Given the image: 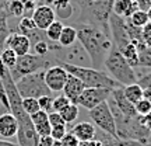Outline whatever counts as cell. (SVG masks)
<instances>
[{
	"label": "cell",
	"instance_id": "obj_1",
	"mask_svg": "<svg viewBox=\"0 0 151 146\" xmlns=\"http://www.w3.org/2000/svg\"><path fill=\"white\" fill-rule=\"evenodd\" d=\"M74 28L77 31V41L90 56L92 68L99 70L112 46L109 33H105L104 30L88 23H78Z\"/></svg>",
	"mask_w": 151,
	"mask_h": 146
},
{
	"label": "cell",
	"instance_id": "obj_2",
	"mask_svg": "<svg viewBox=\"0 0 151 146\" xmlns=\"http://www.w3.org/2000/svg\"><path fill=\"white\" fill-rule=\"evenodd\" d=\"M56 63L60 65L69 75L76 76L86 87H106V89H116L120 87L118 81H115L109 75L104 72L94 69V68H84L74 63H69L65 60L56 58Z\"/></svg>",
	"mask_w": 151,
	"mask_h": 146
},
{
	"label": "cell",
	"instance_id": "obj_3",
	"mask_svg": "<svg viewBox=\"0 0 151 146\" xmlns=\"http://www.w3.org/2000/svg\"><path fill=\"white\" fill-rule=\"evenodd\" d=\"M104 66L108 72V75L115 81H118L120 86L133 84L137 81V75L134 69L126 62L124 56L115 45L111 46L106 58L104 60Z\"/></svg>",
	"mask_w": 151,
	"mask_h": 146
},
{
	"label": "cell",
	"instance_id": "obj_4",
	"mask_svg": "<svg viewBox=\"0 0 151 146\" xmlns=\"http://www.w3.org/2000/svg\"><path fill=\"white\" fill-rule=\"evenodd\" d=\"M45 69L38 70L31 75L22 76L21 79L16 81L17 90L20 93V96L24 97H34L39 98L42 96H52V92L48 89L45 83Z\"/></svg>",
	"mask_w": 151,
	"mask_h": 146
},
{
	"label": "cell",
	"instance_id": "obj_5",
	"mask_svg": "<svg viewBox=\"0 0 151 146\" xmlns=\"http://www.w3.org/2000/svg\"><path fill=\"white\" fill-rule=\"evenodd\" d=\"M49 66H50V63L45 56H39V55L35 54H25L17 58L16 65L10 69V73L14 81H17L18 79H21L22 76L48 69Z\"/></svg>",
	"mask_w": 151,
	"mask_h": 146
},
{
	"label": "cell",
	"instance_id": "obj_6",
	"mask_svg": "<svg viewBox=\"0 0 151 146\" xmlns=\"http://www.w3.org/2000/svg\"><path fill=\"white\" fill-rule=\"evenodd\" d=\"M88 115L91 118L92 124L95 125V126H98L104 134H106L109 136H113V138H118L115 118H113L112 111L109 108L108 101H104V103L98 104L97 107L88 110Z\"/></svg>",
	"mask_w": 151,
	"mask_h": 146
},
{
	"label": "cell",
	"instance_id": "obj_7",
	"mask_svg": "<svg viewBox=\"0 0 151 146\" xmlns=\"http://www.w3.org/2000/svg\"><path fill=\"white\" fill-rule=\"evenodd\" d=\"M108 27H109V35H111L112 45H115L119 51H122L127 44H130L129 33H127V24H126L124 18L116 16L115 13L111 11V14L108 17Z\"/></svg>",
	"mask_w": 151,
	"mask_h": 146
},
{
	"label": "cell",
	"instance_id": "obj_8",
	"mask_svg": "<svg viewBox=\"0 0 151 146\" xmlns=\"http://www.w3.org/2000/svg\"><path fill=\"white\" fill-rule=\"evenodd\" d=\"M112 90L113 89H106V87H86L77 100V105L86 110H91L97 107L98 104L106 101Z\"/></svg>",
	"mask_w": 151,
	"mask_h": 146
},
{
	"label": "cell",
	"instance_id": "obj_9",
	"mask_svg": "<svg viewBox=\"0 0 151 146\" xmlns=\"http://www.w3.org/2000/svg\"><path fill=\"white\" fill-rule=\"evenodd\" d=\"M69 77V73L62 68L60 65L55 66H49L48 69H45V83L48 89L52 93H59L63 90V86H65L66 80Z\"/></svg>",
	"mask_w": 151,
	"mask_h": 146
},
{
	"label": "cell",
	"instance_id": "obj_10",
	"mask_svg": "<svg viewBox=\"0 0 151 146\" xmlns=\"http://www.w3.org/2000/svg\"><path fill=\"white\" fill-rule=\"evenodd\" d=\"M109 98H111V101L115 104V107H116L120 113L123 114L124 117H127V118H134V117H137V113H136V108H134V104H132L127 98L124 97L123 86L113 89L112 92H111Z\"/></svg>",
	"mask_w": 151,
	"mask_h": 146
},
{
	"label": "cell",
	"instance_id": "obj_11",
	"mask_svg": "<svg viewBox=\"0 0 151 146\" xmlns=\"http://www.w3.org/2000/svg\"><path fill=\"white\" fill-rule=\"evenodd\" d=\"M31 18H32L35 27L45 31L56 20V16H55L52 6H35Z\"/></svg>",
	"mask_w": 151,
	"mask_h": 146
},
{
	"label": "cell",
	"instance_id": "obj_12",
	"mask_svg": "<svg viewBox=\"0 0 151 146\" xmlns=\"http://www.w3.org/2000/svg\"><path fill=\"white\" fill-rule=\"evenodd\" d=\"M4 45L7 48L13 49L16 52L17 56H21V55L29 54V49H31V42L24 34L20 33H10L9 37L6 39Z\"/></svg>",
	"mask_w": 151,
	"mask_h": 146
},
{
	"label": "cell",
	"instance_id": "obj_13",
	"mask_svg": "<svg viewBox=\"0 0 151 146\" xmlns=\"http://www.w3.org/2000/svg\"><path fill=\"white\" fill-rule=\"evenodd\" d=\"M84 89H86V86H84L76 76L69 75V77H67V80H66V83H65V86H63L62 93H63L65 97H67L70 100V103L77 104V100H78V97H80V94L83 93Z\"/></svg>",
	"mask_w": 151,
	"mask_h": 146
},
{
	"label": "cell",
	"instance_id": "obj_14",
	"mask_svg": "<svg viewBox=\"0 0 151 146\" xmlns=\"http://www.w3.org/2000/svg\"><path fill=\"white\" fill-rule=\"evenodd\" d=\"M18 122L10 111L0 114V136L1 138H14L17 135Z\"/></svg>",
	"mask_w": 151,
	"mask_h": 146
},
{
	"label": "cell",
	"instance_id": "obj_15",
	"mask_svg": "<svg viewBox=\"0 0 151 146\" xmlns=\"http://www.w3.org/2000/svg\"><path fill=\"white\" fill-rule=\"evenodd\" d=\"M71 134L80 142H87V141L95 139L97 129H95V125L94 124L87 122V121H83V122H78V124H76L74 126H73Z\"/></svg>",
	"mask_w": 151,
	"mask_h": 146
},
{
	"label": "cell",
	"instance_id": "obj_16",
	"mask_svg": "<svg viewBox=\"0 0 151 146\" xmlns=\"http://www.w3.org/2000/svg\"><path fill=\"white\" fill-rule=\"evenodd\" d=\"M139 9L137 1L136 0H113L112 4V13H115L116 16L122 17V18H129L133 11Z\"/></svg>",
	"mask_w": 151,
	"mask_h": 146
},
{
	"label": "cell",
	"instance_id": "obj_17",
	"mask_svg": "<svg viewBox=\"0 0 151 146\" xmlns=\"http://www.w3.org/2000/svg\"><path fill=\"white\" fill-rule=\"evenodd\" d=\"M31 117V121L34 124V128H35V132H37L39 136L43 135H49L50 134V129L52 126L49 124V119H48V113H45L42 110L37 111L35 114L29 115Z\"/></svg>",
	"mask_w": 151,
	"mask_h": 146
},
{
	"label": "cell",
	"instance_id": "obj_18",
	"mask_svg": "<svg viewBox=\"0 0 151 146\" xmlns=\"http://www.w3.org/2000/svg\"><path fill=\"white\" fill-rule=\"evenodd\" d=\"M52 9L55 16L59 17V20H67L73 16V3L71 0H55Z\"/></svg>",
	"mask_w": 151,
	"mask_h": 146
},
{
	"label": "cell",
	"instance_id": "obj_19",
	"mask_svg": "<svg viewBox=\"0 0 151 146\" xmlns=\"http://www.w3.org/2000/svg\"><path fill=\"white\" fill-rule=\"evenodd\" d=\"M77 41V31H76L74 27H70V25H65L62 33H60L59 41L58 42L60 44V46L63 48H71L73 45Z\"/></svg>",
	"mask_w": 151,
	"mask_h": 146
},
{
	"label": "cell",
	"instance_id": "obj_20",
	"mask_svg": "<svg viewBox=\"0 0 151 146\" xmlns=\"http://www.w3.org/2000/svg\"><path fill=\"white\" fill-rule=\"evenodd\" d=\"M143 87L136 81L133 84H127V86H123V94L124 97L129 100L132 104H136L139 100L143 98Z\"/></svg>",
	"mask_w": 151,
	"mask_h": 146
},
{
	"label": "cell",
	"instance_id": "obj_21",
	"mask_svg": "<svg viewBox=\"0 0 151 146\" xmlns=\"http://www.w3.org/2000/svg\"><path fill=\"white\" fill-rule=\"evenodd\" d=\"M120 52H122V55L124 56L126 62H127L133 69H134V68H139V49L136 48L133 42L127 44Z\"/></svg>",
	"mask_w": 151,
	"mask_h": 146
},
{
	"label": "cell",
	"instance_id": "obj_22",
	"mask_svg": "<svg viewBox=\"0 0 151 146\" xmlns=\"http://www.w3.org/2000/svg\"><path fill=\"white\" fill-rule=\"evenodd\" d=\"M10 33L11 31L9 28V14H7L6 9H1L0 10V49H3V45Z\"/></svg>",
	"mask_w": 151,
	"mask_h": 146
},
{
	"label": "cell",
	"instance_id": "obj_23",
	"mask_svg": "<svg viewBox=\"0 0 151 146\" xmlns=\"http://www.w3.org/2000/svg\"><path fill=\"white\" fill-rule=\"evenodd\" d=\"M6 11L9 16H14V17H24L25 13V7H24V1L22 0H9L4 6Z\"/></svg>",
	"mask_w": 151,
	"mask_h": 146
},
{
	"label": "cell",
	"instance_id": "obj_24",
	"mask_svg": "<svg viewBox=\"0 0 151 146\" xmlns=\"http://www.w3.org/2000/svg\"><path fill=\"white\" fill-rule=\"evenodd\" d=\"M59 114H60V117L63 118L65 124H71V122H74L76 119H77L78 114H80V110H78L77 104L70 103L67 107H65L62 111H59Z\"/></svg>",
	"mask_w": 151,
	"mask_h": 146
},
{
	"label": "cell",
	"instance_id": "obj_25",
	"mask_svg": "<svg viewBox=\"0 0 151 146\" xmlns=\"http://www.w3.org/2000/svg\"><path fill=\"white\" fill-rule=\"evenodd\" d=\"M126 20H127V21H129L132 25H134V27L143 28L147 24V23H148V17H147L146 10L137 9V10L133 11V14H132L129 18H126Z\"/></svg>",
	"mask_w": 151,
	"mask_h": 146
},
{
	"label": "cell",
	"instance_id": "obj_26",
	"mask_svg": "<svg viewBox=\"0 0 151 146\" xmlns=\"http://www.w3.org/2000/svg\"><path fill=\"white\" fill-rule=\"evenodd\" d=\"M63 27H65V25L60 23V20L59 21H58V20H55V21L52 23L46 30H45V35H46V38H48L49 41H52V42H58Z\"/></svg>",
	"mask_w": 151,
	"mask_h": 146
},
{
	"label": "cell",
	"instance_id": "obj_27",
	"mask_svg": "<svg viewBox=\"0 0 151 146\" xmlns=\"http://www.w3.org/2000/svg\"><path fill=\"white\" fill-rule=\"evenodd\" d=\"M17 56L16 52L10 48H6V49H1V52H0V60H1V63L10 70L13 66L16 65L17 62Z\"/></svg>",
	"mask_w": 151,
	"mask_h": 146
},
{
	"label": "cell",
	"instance_id": "obj_28",
	"mask_svg": "<svg viewBox=\"0 0 151 146\" xmlns=\"http://www.w3.org/2000/svg\"><path fill=\"white\" fill-rule=\"evenodd\" d=\"M22 108L28 115H32L37 111H39V104H38V98L34 97H24L22 98Z\"/></svg>",
	"mask_w": 151,
	"mask_h": 146
},
{
	"label": "cell",
	"instance_id": "obj_29",
	"mask_svg": "<svg viewBox=\"0 0 151 146\" xmlns=\"http://www.w3.org/2000/svg\"><path fill=\"white\" fill-rule=\"evenodd\" d=\"M35 24H34L32 18L31 17H21L20 18V21H18V33L20 34H24V35H27L28 33H31L32 30H35Z\"/></svg>",
	"mask_w": 151,
	"mask_h": 146
},
{
	"label": "cell",
	"instance_id": "obj_30",
	"mask_svg": "<svg viewBox=\"0 0 151 146\" xmlns=\"http://www.w3.org/2000/svg\"><path fill=\"white\" fill-rule=\"evenodd\" d=\"M139 68L151 69V46H146L139 52Z\"/></svg>",
	"mask_w": 151,
	"mask_h": 146
},
{
	"label": "cell",
	"instance_id": "obj_31",
	"mask_svg": "<svg viewBox=\"0 0 151 146\" xmlns=\"http://www.w3.org/2000/svg\"><path fill=\"white\" fill-rule=\"evenodd\" d=\"M70 104V100L67 97H65L63 94L62 96H58V97H53V101H52V111H56V113H59L62 110L67 107Z\"/></svg>",
	"mask_w": 151,
	"mask_h": 146
},
{
	"label": "cell",
	"instance_id": "obj_32",
	"mask_svg": "<svg viewBox=\"0 0 151 146\" xmlns=\"http://www.w3.org/2000/svg\"><path fill=\"white\" fill-rule=\"evenodd\" d=\"M134 108H136L137 115L143 117V115H147V114L151 113V104L147 101L146 98H141V100H139V101L134 104Z\"/></svg>",
	"mask_w": 151,
	"mask_h": 146
},
{
	"label": "cell",
	"instance_id": "obj_33",
	"mask_svg": "<svg viewBox=\"0 0 151 146\" xmlns=\"http://www.w3.org/2000/svg\"><path fill=\"white\" fill-rule=\"evenodd\" d=\"M52 101H53V97H52V96H42V97H39L38 98L39 108L48 114L52 113Z\"/></svg>",
	"mask_w": 151,
	"mask_h": 146
},
{
	"label": "cell",
	"instance_id": "obj_34",
	"mask_svg": "<svg viewBox=\"0 0 151 146\" xmlns=\"http://www.w3.org/2000/svg\"><path fill=\"white\" fill-rule=\"evenodd\" d=\"M31 48H34L35 55H39V56H46L48 52L50 51V46H49L45 41H38L37 44H34Z\"/></svg>",
	"mask_w": 151,
	"mask_h": 146
},
{
	"label": "cell",
	"instance_id": "obj_35",
	"mask_svg": "<svg viewBox=\"0 0 151 146\" xmlns=\"http://www.w3.org/2000/svg\"><path fill=\"white\" fill-rule=\"evenodd\" d=\"M66 134H67L66 125H56V126H52V129H50V134H49V135L52 136L55 141H60Z\"/></svg>",
	"mask_w": 151,
	"mask_h": 146
},
{
	"label": "cell",
	"instance_id": "obj_36",
	"mask_svg": "<svg viewBox=\"0 0 151 146\" xmlns=\"http://www.w3.org/2000/svg\"><path fill=\"white\" fill-rule=\"evenodd\" d=\"M60 146H80V141H78L71 132H67V134L60 139Z\"/></svg>",
	"mask_w": 151,
	"mask_h": 146
},
{
	"label": "cell",
	"instance_id": "obj_37",
	"mask_svg": "<svg viewBox=\"0 0 151 146\" xmlns=\"http://www.w3.org/2000/svg\"><path fill=\"white\" fill-rule=\"evenodd\" d=\"M141 38L146 46H151V21H148L141 28Z\"/></svg>",
	"mask_w": 151,
	"mask_h": 146
},
{
	"label": "cell",
	"instance_id": "obj_38",
	"mask_svg": "<svg viewBox=\"0 0 151 146\" xmlns=\"http://www.w3.org/2000/svg\"><path fill=\"white\" fill-rule=\"evenodd\" d=\"M148 143H144V142L136 141V139H116L115 142V146H147Z\"/></svg>",
	"mask_w": 151,
	"mask_h": 146
},
{
	"label": "cell",
	"instance_id": "obj_39",
	"mask_svg": "<svg viewBox=\"0 0 151 146\" xmlns=\"http://www.w3.org/2000/svg\"><path fill=\"white\" fill-rule=\"evenodd\" d=\"M48 119H49V124L50 126H56V125H66L63 118L60 117L59 113H56V111H52V113L48 114Z\"/></svg>",
	"mask_w": 151,
	"mask_h": 146
},
{
	"label": "cell",
	"instance_id": "obj_40",
	"mask_svg": "<svg viewBox=\"0 0 151 146\" xmlns=\"http://www.w3.org/2000/svg\"><path fill=\"white\" fill-rule=\"evenodd\" d=\"M137 83L140 84L143 89H150L151 87V70L147 75H143L140 79H137Z\"/></svg>",
	"mask_w": 151,
	"mask_h": 146
},
{
	"label": "cell",
	"instance_id": "obj_41",
	"mask_svg": "<svg viewBox=\"0 0 151 146\" xmlns=\"http://www.w3.org/2000/svg\"><path fill=\"white\" fill-rule=\"evenodd\" d=\"M53 138L50 135H43V136H39L38 139V146H52L53 145Z\"/></svg>",
	"mask_w": 151,
	"mask_h": 146
},
{
	"label": "cell",
	"instance_id": "obj_42",
	"mask_svg": "<svg viewBox=\"0 0 151 146\" xmlns=\"http://www.w3.org/2000/svg\"><path fill=\"white\" fill-rule=\"evenodd\" d=\"M0 104L9 111V101H7V97H6V92L4 87H3V83H1V79H0Z\"/></svg>",
	"mask_w": 151,
	"mask_h": 146
},
{
	"label": "cell",
	"instance_id": "obj_43",
	"mask_svg": "<svg viewBox=\"0 0 151 146\" xmlns=\"http://www.w3.org/2000/svg\"><path fill=\"white\" fill-rule=\"evenodd\" d=\"M137 1V6L141 10H147L148 7H151V0H136Z\"/></svg>",
	"mask_w": 151,
	"mask_h": 146
},
{
	"label": "cell",
	"instance_id": "obj_44",
	"mask_svg": "<svg viewBox=\"0 0 151 146\" xmlns=\"http://www.w3.org/2000/svg\"><path fill=\"white\" fill-rule=\"evenodd\" d=\"M80 146H104V143H102V141H97V139H92V141L80 142Z\"/></svg>",
	"mask_w": 151,
	"mask_h": 146
},
{
	"label": "cell",
	"instance_id": "obj_45",
	"mask_svg": "<svg viewBox=\"0 0 151 146\" xmlns=\"http://www.w3.org/2000/svg\"><path fill=\"white\" fill-rule=\"evenodd\" d=\"M55 0H34L35 6H52Z\"/></svg>",
	"mask_w": 151,
	"mask_h": 146
},
{
	"label": "cell",
	"instance_id": "obj_46",
	"mask_svg": "<svg viewBox=\"0 0 151 146\" xmlns=\"http://www.w3.org/2000/svg\"><path fill=\"white\" fill-rule=\"evenodd\" d=\"M143 98H146L147 101L151 104V87L150 89H144V90H143Z\"/></svg>",
	"mask_w": 151,
	"mask_h": 146
},
{
	"label": "cell",
	"instance_id": "obj_47",
	"mask_svg": "<svg viewBox=\"0 0 151 146\" xmlns=\"http://www.w3.org/2000/svg\"><path fill=\"white\" fill-rule=\"evenodd\" d=\"M0 146H18L13 142H9V141H4V139H0Z\"/></svg>",
	"mask_w": 151,
	"mask_h": 146
},
{
	"label": "cell",
	"instance_id": "obj_48",
	"mask_svg": "<svg viewBox=\"0 0 151 146\" xmlns=\"http://www.w3.org/2000/svg\"><path fill=\"white\" fill-rule=\"evenodd\" d=\"M146 13H147V17H148V21H151V7H148V9H147Z\"/></svg>",
	"mask_w": 151,
	"mask_h": 146
},
{
	"label": "cell",
	"instance_id": "obj_49",
	"mask_svg": "<svg viewBox=\"0 0 151 146\" xmlns=\"http://www.w3.org/2000/svg\"><path fill=\"white\" fill-rule=\"evenodd\" d=\"M4 111H7V110H6L4 107H3V105L0 104V114H1V113H4Z\"/></svg>",
	"mask_w": 151,
	"mask_h": 146
},
{
	"label": "cell",
	"instance_id": "obj_50",
	"mask_svg": "<svg viewBox=\"0 0 151 146\" xmlns=\"http://www.w3.org/2000/svg\"><path fill=\"white\" fill-rule=\"evenodd\" d=\"M9 0H0V4H6ZM22 1H25V0H22Z\"/></svg>",
	"mask_w": 151,
	"mask_h": 146
},
{
	"label": "cell",
	"instance_id": "obj_51",
	"mask_svg": "<svg viewBox=\"0 0 151 146\" xmlns=\"http://www.w3.org/2000/svg\"><path fill=\"white\" fill-rule=\"evenodd\" d=\"M4 6L6 4H0V10H1V9H4Z\"/></svg>",
	"mask_w": 151,
	"mask_h": 146
},
{
	"label": "cell",
	"instance_id": "obj_52",
	"mask_svg": "<svg viewBox=\"0 0 151 146\" xmlns=\"http://www.w3.org/2000/svg\"><path fill=\"white\" fill-rule=\"evenodd\" d=\"M147 146H151V145H150V143H148V145H147Z\"/></svg>",
	"mask_w": 151,
	"mask_h": 146
}]
</instances>
